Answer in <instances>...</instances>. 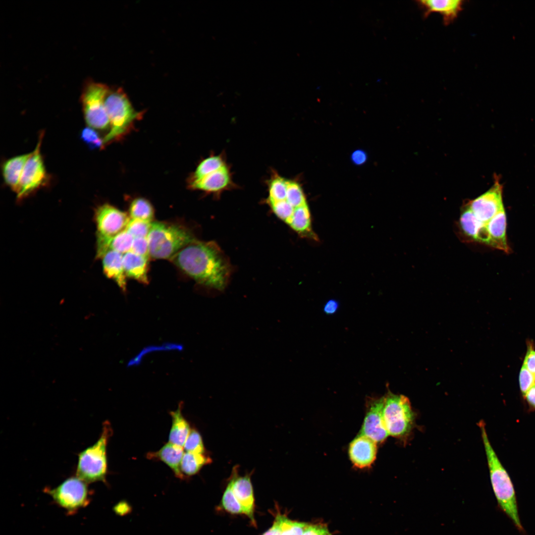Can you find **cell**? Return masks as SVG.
<instances>
[{"instance_id": "cell-1", "label": "cell", "mask_w": 535, "mask_h": 535, "mask_svg": "<svg viewBox=\"0 0 535 535\" xmlns=\"http://www.w3.org/2000/svg\"><path fill=\"white\" fill-rule=\"evenodd\" d=\"M171 260L199 284L218 292L223 291L230 277L229 262L214 242L195 240Z\"/></svg>"}, {"instance_id": "cell-2", "label": "cell", "mask_w": 535, "mask_h": 535, "mask_svg": "<svg viewBox=\"0 0 535 535\" xmlns=\"http://www.w3.org/2000/svg\"><path fill=\"white\" fill-rule=\"evenodd\" d=\"M479 426L487 459L491 483L498 506L512 521L516 528L520 532H523L524 530L518 513L513 484L490 444L483 421H480Z\"/></svg>"}, {"instance_id": "cell-3", "label": "cell", "mask_w": 535, "mask_h": 535, "mask_svg": "<svg viewBox=\"0 0 535 535\" xmlns=\"http://www.w3.org/2000/svg\"><path fill=\"white\" fill-rule=\"evenodd\" d=\"M149 255L155 259H171L196 239L182 226L163 222H153L148 236Z\"/></svg>"}, {"instance_id": "cell-4", "label": "cell", "mask_w": 535, "mask_h": 535, "mask_svg": "<svg viewBox=\"0 0 535 535\" xmlns=\"http://www.w3.org/2000/svg\"><path fill=\"white\" fill-rule=\"evenodd\" d=\"M112 432L110 423L105 422L102 433L97 441L78 454L76 476L87 483L106 482L107 445Z\"/></svg>"}, {"instance_id": "cell-5", "label": "cell", "mask_w": 535, "mask_h": 535, "mask_svg": "<svg viewBox=\"0 0 535 535\" xmlns=\"http://www.w3.org/2000/svg\"><path fill=\"white\" fill-rule=\"evenodd\" d=\"M105 107L110 129L103 138L104 145L122 137L141 115L121 89L109 90L105 100Z\"/></svg>"}, {"instance_id": "cell-6", "label": "cell", "mask_w": 535, "mask_h": 535, "mask_svg": "<svg viewBox=\"0 0 535 535\" xmlns=\"http://www.w3.org/2000/svg\"><path fill=\"white\" fill-rule=\"evenodd\" d=\"M382 414L389 435L401 438L407 435L411 431L414 414L411 403L406 396L388 392L384 396Z\"/></svg>"}, {"instance_id": "cell-7", "label": "cell", "mask_w": 535, "mask_h": 535, "mask_svg": "<svg viewBox=\"0 0 535 535\" xmlns=\"http://www.w3.org/2000/svg\"><path fill=\"white\" fill-rule=\"evenodd\" d=\"M109 88L106 85L91 80L84 85L81 102L85 120L94 129L104 130L109 127L105 100Z\"/></svg>"}, {"instance_id": "cell-8", "label": "cell", "mask_w": 535, "mask_h": 535, "mask_svg": "<svg viewBox=\"0 0 535 535\" xmlns=\"http://www.w3.org/2000/svg\"><path fill=\"white\" fill-rule=\"evenodd\" d=\"M88 484L76 476H72L53 488H45L44 491L59 507L72 514L90 503L91 491Z\"/></svg>"}, {"instance_id": "cell-9", "label": "cell", "mask_w": 535, "mask_h": 535, "mask_svg": "<svg viewBox=\"0 0 535 535\" xmlns=\"http://www.w3.org/2000/svg\"><path fill=\"white\" fill-rule=\"evenodd\" d=\"M43 135V132L40 134L36 147L24 166L16 193L19 200L46 186L49 182V175L41 153Z\"/></svg>"}, {"instance_id": "cell-10", "label": "cell", "mask_w": 535, "mask_h": 535, "mask_svg": "<svg viewBox=\"0 0 535 535\" xmlns=\"http://www.w3.org/2000/svg\"><path fill=\"white\" fill-rule=\"evenodd\" d=\"M97 236L111 237L125 230L130 219L126 213L109 204H104L95 211Z\"/></svg>"}, {"instance_id": "cell-11", "label": "cell", "mask_w": 535, "mask_h": 535, "mask_svg": "<svg viewBox=\"0 0 535 535\" xmlns=\"http://www.w3.org/2000/svg\"><path fill=\"white\" fill-rule=\"evenodd\" d=\"M384 396L370 398L360 435L366 436L377 443L383 442L389 435L383 418Z\"/></svg>"}, {"instance_id": "cell-12", "label": "cell", "mask_w": 535, "mask_h": 535, "mask_svg": "<svg viewBox=\"0 0 535 535\" xmlns=\"http://www.w3.org/2000/svg\"><path fill=\"white\" fill-rule=\"evenodd\" d=\"M502 194V187L496 181L490 189L472 200L469 207L478 219L485 224L504 209Z\"/></svg>"}, {"instance_id": "cell-13", "label": "cell", "mask_w": 535, "mask_h": 535, "mask_svg": "<svg viewBox=\"0 0 535 535\" xmlns=\"http://www.w3.org/2000/svg\"><path fill=\"white\" fill-rule=\"evenodd\" d=\"M235 186L228 164L190 183V187L193 189L217 195Z\"/></svg>"}, {"instance_id": "cell-14", "label": "cell", "mask_w": 535, "mask_h": 535, "mask_svg": "<svg viewBox=\"0 0 535 535\" xmlns=\"http://www.w3.org/2000/svg\"><path fill=\"white\" fill-rule=\"evenodd\" d=\"M376 453V443L363 435L359 434L349 446L350 459L360 469L370 467L375 460Z\"/></svg>"}, {"instance_id": "cell-15", "label": "cell", "mask_w": 535, "mask_h": 535, "mask_svg": "<svg viewBox=\"0 0 535 535\" xmlns=\"http://www.w3.org/2000/svg\"><path fill=\"white\" fill-rule=\"evenodd\" d=\"M232 472V478L229 484L235 497L245 510L246 515L253 523H255L254 498L250 476H238L236 468H234Z\"/></svg>"}, {"instance_id": "cell-16", "label": "cell", "mask_w": 535, "mask_h": 535, "mask_svg": "<svg viewBox=\"0 0 535 535\" xmlns=\"http://www.w3.org/2000/svg\"><path fill=\"white\" fill-rule=\"evenodd\" d=\"M417 2L423 9L424 17L434 12L439 13L445 25L451 23L457 18L463 5V1L461 0H423Z\"/></svg>"}, {"instance_id": "cell-17", "label": "cell", "mask_w": 535, "mask_h": 535, "mask_svg": "<svg viewBox=\"0 0 535 535\" xmlns=\"http://www.w3.org/2000/svg\"><path fill=\"white\" fill-rule=\"evenodd\" d=\"M123 254L109 250L101 257L102 260L103 272L106 276L113 280L120 289L126 290V279L123 265Z\"/></svg>"}, {"instance_id": "cell-18", "label": "cell", "mask_w": 535, "mask_h": 535, "mask_svg": "<svg viewBox=\"0 0 535 535\" xmlns=\"http://www.w3.org/2000/svg\"><path fill=\"white\" fill-rule=\"evenodd\" d=\"M184 450L183 447L168 442L158 451L148 453L147 457L162 462L171 469L176 477L184 479L180 470Z\"/></svg>"}, {"instance_id": "cell-19", "label": "cell", "mask_w": 535, "mask_h": 535, "mask_svg": "<svg viewBox=\"0 0 535 535\" xmlns=\"http://www.w3.org/2000/svg\"><path fill=\"white\" fill-rule=\"evenodd\" d=\"M133 240V236L126 230L111 237L97 236L96 257L100 259L109 250L124 254L131 251Z\"/></svg>"}, {"instance_id": "cell-20", "label": "cell", "mask_w": 535, "mask_h": 535, "mask_svg": "<svg viewBox=\"0 0 535 535\" xmlns=\"http://www.w3.org/2000/svg\"><path fill=\"white\" fill-rule=\"evenodd\" d=\"M490 237V246L509 253L506 235V216L504 209H502L485 224Z\"/></svg>"}, {"instance_id": "cell-21", "label": "cell", "mask_w": 535, "mask_h": 535, "mask_svg": "<svg viewBox=\"0 0 535 535\" xmlns=\"http://www.w3.org/2000/svg\"><path fill=\"white\" fill-rule=\"evenodd\" d=\"M31 154L32 152L10 158L5 161L2 165V174L4 182L16 193L24 166Z\"/></svg>"}, {"instance_id": "cell-22", "label": "cell", "mask_w": 535, "mask_h": 535, "mask_svg": "<svg viewBox=\"0 0 535 535\" xmlns=\"http://www.w3.org/2000/svg\"><path fill=\"white\" fill-rule=\"evenodd\" d=\"M148 258L131 251L123 255V265L126 276L144 284L149 282Z\"/></svg>"}, {"instance_id": "cell-23", "label": "cell", "mask_w": 535, "mask_h": 535, "mask_svg": "<svg viewBox=\"0 0 535 535\" xmlns=\"http://www.w3.org/2000/svg\"><path fill=\"white\" fill-rule=\"evenodd\" d=\"M182 403L175 411L170 413L172 425L168 436V442L183 447L191 431L190 427L182 413Z\"/></svg>"}, {"instance_id": "cell-24", "label": "cell", "mask_w": 535, "mask_h": 535, "mask_svg": "<svg viewBox=\"0 0 535 535\" xmlns=\"http://www.w3.org/2000/svg\"><path fill=\"white\" fill-rule=\"evenodd\" d=\"M212 459L204 454L184 452L180 464V470L184 479L197 474L202 467L210 464Z\"/></svg>"}, {"instance_id": "cell-25", "label": "cell", "mask_w": 535, "mask_h": 535, "mask_svg": "<svg viewBox=\"0 0 535 535\" xmlns=\"http://www.w3.org/2000/svg\"><path fill=\"white\" fill-rule=\"evenodd\" d=\"M227 164L223 155H211L199 163L193 174L191 181L199 180Z\"/></svg>"}, {"instance_id": "cell-26", "label": "cell", "mask_w": 535, "mask_h": 535, "mask_svg": "<svg viewBox=\"0 0 535 535\" xmlns=\"http://www.w3.org/2000/svg\"><path fill=\"white\" fill-rule=\"evenodd\" d=\"M288 224L299 233L305 234L310 232L311 218L307 204L295 209Z\"/></svg>"}, {"instance_id": "cell-27", "label": "cell", "mask_w": 535, "mask_h": 535, "mask_svg": "<svg viewBox=\"0 0 535 535\" xmlns=\"http://www.w3.org/2000/svg\"><path fill=\"white\" fill-rule=\"evenodd\" d=\"M129 216L131 219L152 222L154 216V208L148 200L137 198L130 205Z\"/></svg>"}, {"instance_id": "cell-28", "label": "cell", "mask_w": 535, "mask_h": 535, "mask_svg": "<svg viewBox=\"0 0 535 535\" xmlns=\"http://www.w3.org/2000/svg\"><path fill=\"white\" fill-rule=\"evenodd\" d=\"M460 222L464 233L475 240L480 230L485 225L478 219L469 206L462 213Z\"/></svg>"}, {"instance_id": "cell-29", "label": "cell", "mask_w": 535, "mask_h": 535, "mask_svg": "<svg viewBox=\"0 0 535 535\" xmlns=\"http://www.w3.org/2000/svg\"><path fill=\"white\" fill-rule=\"evenodd\" d=\"M285 200L295 209L306 204L305 196L300 184L288 179Z\"/></svg>"}, {"instance_id": "cell-30", "label": "cell", "mask_w": 535, "mask_h": 535, "mask_svg": "<svg viewBox=\"0 0 535 535\" xmlns=\"http://www.w3.org/2000/svg\"><path fill=\"white\" fill-rule=\"evenodd\" d=\"M281 535H303L308 524L293 521L284 516L278 515Z\"/></svg>"}, {"instance_id": "cell-31", "label": "cell", "mask_w": 535, "mask_h": 535, "mask_svg": "<svg viewBox=\"0 0 535 535\" xmlns=\"http://www.w3.org/2000/svg\"><path fill=\"white\" fill-rule=\"evenodd\" d=\"M222 505L226 511L230 513L246 514L245 510L235 497L229 483L223 494Z\"/></svg>"}, {"instance_id": "cell-32", "label": "cell", "mask_w": 535, "mask_h": 535, "mask_svg": "<svg viewBox=\"0 0 535 535\" xmlns=\"http://www.w3.org/2000/svg\"><path fill=\"white\" fill-rule=\"evenodd\" d=\"M152 222L139 219H130L125 229L134 238H147Z\"/></svg>"}, {"instance_id": "cell-33", "label": "cell", "mask_w": 535, "mask_h": 535, "mask_svg": "<svg viewBox=\"0 0 535 535\" xmlns=\"http://www.w3.org/2000/svg\"><path fill=\"white\" fill-rule=\"evenodd\" d=\"M185 452L204 454L205 449L200 433L196 429H192L183 446Z\"/></svg>"}, {"instance_id": "cell-34", "label": "cell", "mask_w": 535, "mask_h": 535, "mask_svg": "<svg viewBox=\"0 0 535 535\" xmlns=\"http://www.w3.org/2000/svg\"><path fill=\"white\" fill-rule=\"evenodd\" d=\"M80 138L91 149H100L104 146L103 138L90 127H86L82 130Z\"/></svg>"}, {"instance_id": "cell-35", "label": "cell", "mask_w": 535, "mask_h": 535, "mask_svg": "<svg viewBox=\"0 0 535 535\" xmlns=\"http://www.w3.org/2000/svg\"><path fill=\"white\" fill-rule=\"evenodd\" d=\"M519 384L523 396L535 384V375L523 365L520 372Z\"/></svg>"}, {"instance_id": "cell-36", "label": "cell", "mask_w": 535, "mask_h": 535, "mask_svg": "<svg viewBox=\"0 0 535 535\" xmlns=\"http://www.w3.org/2000/svg\"><path fill=\"white\" fill-rule=\"evenodd\" d=\"M131 251L140 256L149 258V245L147 238H134Z\"/></svg>"}, {"instance_id": "cell-37", "label": "cell", "mask_w": 535, "mask_h": 535, "mask_svg": "<svg viewBox=\"0 0 535 535\" xmlns=\"http://www.w3.org/2000/svg\"><path fill=\"white\" fill-rule=\"evenodd\" d=\"M303 535H332L327 528L322 525H308Z\"/></svg>"}, {"instance_id": "cell-38", "label": "cell", "mask_w": 535, "mask_h": 535, "mask_svg": "<svg viewBox=\"0 0 535 535\" xmlns=\"http://www.w3.org/2000/svg\"><path fill=\"white\" fill-rule=\"evenodd\" d=\"M523 366L535 375V350L532 347L528 348L524 360Z\"/></svg>"}, {"instance_id": "cell-39", "label": "cell", "mask_w": 535, "mask_h": 535, "mask_svg": "<svg viewBox=\"0 0 535 535\" xmlns=\"http://www.w3.org/2000/svg\"><path fill=\"white\" fill-rule=\"evenodd\" d=\"M339 306V304L337 301L334 299L329 300L325 304L323 307V312L326 315H333L336 313Z\"/></svg>"}, {"instance_id": "cell-40", "label": "cell", "mask_w": 535, "mask_h": 535, "mask_svg": "<svg viewBox=\"0 0 535 535\" xmlns=\"http://www.w3.org/2000/svg\"><path fill=\"white\" fill-rule=\"evenodd\" d=\"M525 396L530 408L535 409V384L526 392Z\"/></svg>"}, {"instance_id": "cell-41", "label": "cell", "mask_w": 535, "mask_h": 535, "mask_svg": "<svg viewBox=\"0 0 535 535\" xmlns=\"http://www.w3.org/2000/svg\"><path fill=\"white\" fill-rule=\"evenodd\" d=\"M366 159V155L365 152L361 150L355 151L352 155L353 161L357 164H361L364 163Z\"/></svg>"}, {"instance_id": "cell-42", "label": "cell", "mask_w": 535, "mask_h": 535, "mask_svg": "<svg viewBox=\"0 0 535 535\" xmlns=\"http://www.w3.org/2000/svg\"><path fill=\"white\" fill-rule=\"evenodd\" d=\"M129 508L126 503L121 502L115 506L114 510L118 514L123 515L126 513V511H128Z\"/></svg>"}, {"instance_id": "cell-43", "label": "cell", "mask_w": 535, "mask_h": 535, "mask_svg": "<svg viewBox=\"0 0 535 535\" xmlns=\"http://www.w3.org/2000/svg\"><path fill=\"white\" fill-rule=\"evenodd\" d=\"M279 529V521L277 516L273 526L263 535H276Z\"/></svg>"}, {"instance_id": "cell-44", "label": "cell", "mask_w": 535, "mask_h": 535, "mask_svg": "<svg viewBox=\"0 0 535 535\" xmlns=\"http://www.w3.org/2000/svg\"><path fill=\"white\" fill-rule=\"evenodd\" d=\"M276 535H280V530H279H279H278V532H277V534H276Z\"/></svg>"}]
</instances>
